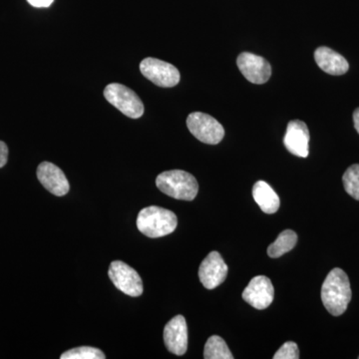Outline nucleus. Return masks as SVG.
Listing matches in <instances>:
<instances>
[{
  "mask_svg": "<svg viewBox=\"0 0 359 359\" xmlns=\"http://www.w3.org/2000/svg\"><path fill=\"white\" fill-rule=\"evenodd\" d=\"M61 359H105V354L96 347L81 346L61 354Z\"/></svg>",
  "mask_w": 359,
  "mask_h": 359,
  "instance_id": "obj_19",
  "label": "nucleus"
},
{
  "mask_svg": "<svg viewBox=\"0 0 359 359\" xmlns=\"http://www.w3.org/2000/svg\"><path fill=\"white\" fill-rule=\"evenodd\" d=\"M275 289L271 280L264 276H257L250 280L243 292V299L245 302L257 309H266L273 301Z\"/></svg>",
  "mask_w": 359,
  "mask_h": 359,
  "instance_id": "obj_10",
  "label": "nucleus"
},
{
  "mask_svg": "<svg viewBox=\"0 0 359 359\" xmlns=\"http://www.w3.org/2000/svg\"><path fill=\"white\" fill-rule=\"evenodd\" d=\"M353 123L354 128H355L356 131H358V133L359 134V108L353 112Z\"/></svg>",
  "mask_w": 359,
  "mask_h": 359,
  "instance_id": "obj_23",
  "label": "nucleus"
},
{
  "mask_svg": "<svg viewBox=\"0 0 359 359\" xmlns=\"http://www.w3.org/2000/svg\"><path fill=\"white\" fill-rule=\"evenodd\" d=\"M237 65L245 79L254 84H264L271 76V67L266 59L256 54L243 52L238 57Z\"/></svg>",
  "mask_w": 359,
  "mask_h": 359,
  "instance_id": "obj_8",
  "label": "nucleus"
},
{
  "mask_svg": "<svg viewBox=\"0 0 359 359\" xmlns=\"http://www.w3.org/2000/svg\"><path fill=\"white\" fill-rule=\"evenodd\" d=\"M297 243V235L295 231L285 230L278 235V238L269 245L268 255L271 259H278L289 252L295 247Z\"/></svg>",
  "mask_w": 359,
  "mask_h": 359,
  "instance_id": "obj_16",
  "label": "nucleus"
},
{
  "mask_svg": "<svg viewBox=\"0 0 359 359\" xmlns=\"http://www.w3.org/2000/svg\"><path fill=\"white\" fill-rule=\"evenodd\" d=\"M228 271V266L224 263L223 257L214 250L201 264L199 278L205 289L214 290L224 282Z\"/></svg>",
  "mask_w": 359,
  "mask_h": 359,
  "instance_id": "obj_9",
  "label": "nucleus"
},
{
  "mask_svg": "<svg viewBox=\"0 0 359 359\" xmlns=\"http://www.w3.org/2000/svg\"><path fill=\"white\" fill-rule=\"evenodd\" d=\"M299 351L297 344L294 341L285 342L278 351L273 359H299Z\"/></svg>",
  "mask_w": 359,
  "mask_h": 359,
  "instance_id": "obj_20",
  "label": "nucleus"
},
{
  "mask_svg": "<svg viewBox=\"0 0 359 359\" xmlns=\"http://www.w3.org/2000/svg\"><path fill=\"white\" fill-rule=\"evenodd\" d=\"M161 192L177 200L193 201L199 192V184L192 174L182 170L163 172L156 179Z\"/></svg>",
  "mask_w": 359,
  "mask_h": 359,
  "instance_id": "obj_3",
  "label": "nucleus"
},
{
  "mask_svg": "<svg viewBox=\"0 0 359 359\" xmlns=\"http://www.w3.org/2000/svg\"><path fill=\"white\" fill-rule=\"evenodd\" d=\"M178 219L176 215L164 208L151 205L141 210L137 217V228L149 238H161L176 230Z\"/></svg>",
  "mask_w": 359,
  "mask_h": 359,
  "instance_id": "obj_2",
  "label": "nucleus"
},
{
  "mask_svg": "<svg viewBox=\"0 0 359 359\" xmlns=\"http://www.w3.org/2000/svg\"><path fill=\"white\" fill-rule=\"evenodd\" d=\"M164 341L168 351L184 355L188 349V327L183 316H177L164 328Z\"/></svg>",
  "mask_w": 359,
  "mask_h": 359,
  "instance_id": "obj_13",
  "label": "nucleus"
},
{
  "mask_svg": "<svg viewBox=\"0 0 359 359\" xmlns=\"http://www.w3.org/2000/svg\"><path fill=\"white\" fill-rule=\"evenodd\" d=\"M314 59L320 69L327 74L339 76L346 74L349 69L346 59L328 47L323 46L316 49L314 52Z\"/></svg>",
  "mask_w": 359,
  "mask_h": 359,
  "instance_id": "obj_14",
  "label": "nucleus"
},
{
  "mask_svg": "<svg viewBox=\"0 0 359 359\" xmlns=\"http://www.w3.org/2000/svg\"><path fill=\"white\" fill-rule=\"evenodd\" d=\"M351 297V283L346 271L339 268L330 271L321 287V301L328 313L334 316L346 313Z\"/></svg>",
  "mask_w": 359,
  "mask_h": 359,
  "instance_id": "obj_1",
  "label": "nucleus"
},
{
  "mask_svg": "<svg viewBox=\"0 0 359 359\" xmlns=\"http://www.w3.org/2000/svg\"><path fill=\"white\" fill-rule=\"evenodd\" d=\"M106 100L123 114L132 119H138L144 114V104L136 93L119 83L107 85L104 89Z\"/></svg>",
  "mask_w": 359,
  "mask_h": 359,
  "instance_id": "obj_4",
  "label": "nucleus"
},
{
  "mask_svg": "<svg viewBox=\"0 0 359 359\" xmlns=\"http://www.w3.org/2000/svg\"><path fill=\"white\" fill-rule=\"evenodd\" d=\"M142 74L157 86L171 88L180 81L179 70L174 65L156 58H146L140 65Z\"/></svg>",
  "mask_w": 359,
  "mask_h": 359,
  "instance_id": "obj_7",
  "label": "nucleus"
},
{
  "mask_svg": "<svg viewBox=\"0 0 359 359\" xmlns=\"http://www.w3.org/2000/svg\"><path fill=\"white\" fill-rule=\"evenodd\" d=\"M28 4L37 8H46L53 4L54 0H27Z\"/></svg>",
  "mask_w": 359,
  "mask_h": 359,
  "instance_id": "obj_22",
  "label": "nucleus"
},
{
  "mask_svg": "<svg viewBox=\"0 0 359 359\" xmlns=\"http://www.w3.org/2000/svg\"><path fill=\"white\" fill-rule=\"evenodd\" d=\"M358 358H359V356H358Z\"/></svg>",
  "mask_w": 359,
  "mask_h": 359,
  "instance_id": "obj_24",
  "label": "nucleus"
},
{
  "mask_svg": "<svg viewBox=\"0 0 359 359\" xmlns=\"http://www.w3.org/2000/svg\"><path fill=\"white\" fill-rule=\"evenodd\" d=\"M204 358L205 359H233L230 349L226 341L218 335H212L205 342Z\"/></svg>",
  "mask_w": 359,
  "mask_h": 359,
  "instance_id": "obj_17",
  "label": "nucleus"
},
{
  "mask_svg": "<svg viewBox=\"0 0 359 359\" xmlns=\"http://www.w3.org/2000/svg\"><path fill=\"white\" fill-rule=\"evenodd\" d=\"M108 275L120 292L129 297H140L143 294V282L139 273L128 264L121 261L112 262Z\"/></svg>",
  "mask_w": 359,
  "mask_h": 359,
  "instance_id": "obj_6",
  "label": "nucleus"
},
{
  "mask_svg": "<svg viewBox=\"0 0 359 359\" xmlns=\"http://www.w3.org/2000/svg\"><path fill=\"white\" fill-rule=\"evenodd\" d=\"M7 159H8V148L4 142L0 141V168L6 166Z\"/></svg>",
  "mask_w": 359,
  "mask_h": 359,
  "instance_id": "obj_21",
  "label": "nucleus"
},
{
  "mask_svg": "<svg viewBox=\"0 0 359 359\" xmlns=\"http://www.w3.org/2000/svg\"><path fill=\"white\" fill-rule=\"evenodd\" d=\"M309 139L311 136L306 123L292 120L287 125L283 144L292 155L306 158L309 154Z\"/></svg>",
  "mask_w": 359,
  "mask_h": 359,
  "instance_id": "obj_11",
  "label": "nucleus"
},
{
  "mask_svg": "<svg viewBox=\"0 0 359 359\" xmlns=\"http://www.w3.org/2000/svg\"><path fill=\"white\" fill-rule=\"evenodd\" d=\"M342 182L346 193L353 199L359 201V164H354L346 170Z\"/></svg>",
  "mask_w": 359,
  "mask_h": 359,
  "instance_id": "obj_18",
  "label": "nucleus"
},
{
  "mask_svg": "<svg viewBox=\"0 0 359 359\" xmlns=\"http://www.w3.org/2000/svg\"><path fill=\"white\" fill-rule=\"evenodd\" d=\"M187 126L198 140L209 145H217L224 136V127L214 117L205 113H191L187 118Z\"/></svg>",
  "mask_w": 359,
  "mask_h": 359,
  "instance_id": "obj_5",
  "label": "nucleus"
},
{
  "mask_svg": "<svg viewBox=\"0 0 359 359\" xmlns=\"http://www.w3.org/2000/svg\"><path fill=\"white\" fill-rule=\"evenodd\" d=\"M252 197L262 211L266 214H275L280 209V197L266 182L259 181L255 184Z\"/></svg>",
  "mask_w": 359,
  "mask_h": 359,
  "instance_id": "obj_15",
  "label": "nucleus"
},
{
  "mask_svg": "<svg viewBox=\"0 0 359 359\" xmlns=\"http://www.w3.org/2000/svg\"><path fill=\"white\" fill-rule=\"evenodd\" d=\"M37 178L48 192L62 197L69 192V182L60 168L50 162H42L37 168Z\"/></svg>",
  "mask_w": 359,
  "mask_h": 359,
  "instance_id": "obj_12",
  "label": "nucleus"
}]
</instances>
